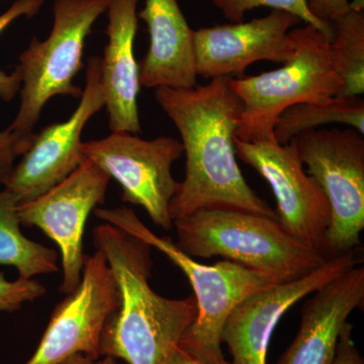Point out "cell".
Returning a JSON list of instances; mask_svg holds the SVG:
<instances>
[{
    "mask_svg": "<svg viewBox=\"0 0 364 364\" xmlns=\"http://www.w3.org/2000/svg\"><path fill=\"white\" fill-rule=\"evenodd\" d=\"M155 100L176 127L186 157V177L170 202L172 221L210 207L242 208L277 220L239 167L234 138L243 105L230 77L186 90L158 87Z\"/></svg>",
    "mask_w": 364,
    "mask_h": 364,
    "instance_id": "6da1fadb",
    "label": "cell"
},
{
    "mask_svg": "<svg viewBox=\"0 0 364 364\" xmlns=\"http://www.w3.org/2000/svg\"><path fill=\"white\" fill-rule=\"evenodd\" d=\"M93 245L104 253L121 294L100 337V358L129 364H169L184 333L198 316L195 296L168 299L149 284L153 262L145 242L109 223L92 232Z\"/></svg>",
    "mask_w": 364,
    "mask_h": 364,
    "instance_id": "7a4b0ae2",
    "label": "cell"
},
{
    "mask_svg": "<svg viewBox=\"0 0 364 364\" xmlns=\"http://www.w3.org/2000/svg\"><path fill=\"white\" fill-rule=\"evenodd\" d=\"M176 245L191 257L224 259L289 282L327 261L287 233L279 221L242 208H203L173 221Z\"/></svg>",
    "mask_w": 364,
    "mask_h": 364,
    "instance_id": "3957f363",
    "label": "cell"
},
{
    "mask_svg": "<svg viewBox=\"0 0 364 364\" xmlns=\"http://www.w3.org/2000/svg\"><path fill=\"white\" fill-rule=\"evenodd\" d=\"M95 213L98 219L159 250L188 277L198 316L179 342L182 350L205 364H231L222 350L221 334L227 318L248 296L286 282L234 261L202 264L182 252L168 237L151 231L130 208H95Z\"/></svg>",
    "mask_w": 364,
    "mask_h": 364,
    "instance_id": "277c9868",
    "label": "cell"
},
{
    "mask_svg": "<svg viewBox=\"0 0 364 364\" xmlns=\"http://www.w3.org/2000/svg\"><path fill=\"white\" fill-rule=\"evenodd\" d=\"M296 52L282 68L234 79L230 85L243 105L236 138L244 142L275 140L273 128L294 105L337 97L338 76L330 58V38L311 25L291 30Z\"/></svg>",
    "mask_w": 364,
    "mask_h": 364,
    "instance_id": "5b68a950",
    "label": "cell"
},
{
    "mask_svg": "<svg viewBox=\"0 0 364 364\" xmlns=\"http://www.w3.org/2000/svg\"><path fill=\"white\" fill-rule=\"evenodd\" d=\"M109 0H55L54 23L44 41L33 37L18 57L21 104L9 130L33 139L46 104L57 95L80 98L74 78L82 69L85 41Z\"/></svg>",
    "mask_w": 364,
    "mask_h": 364,
    "instance_id": "8992f818",
    "label": "cell"
},
{
    "mask_svg": "<svg viewBox=\"0 0 364 364\" xmlns=\"http://www.w3.org/2000/svg\"><path fill=\"white\" fill-rule=\"evenodd\" d=\"M291 142L329 203L323 254L330 258L358 250L364 229L363 135L350 127L318 128Z\"/></svg>",
    "mask_w": 364,
    "mask_h": 364,
    "instance_id": "52a82bcc",
    "label": "cell"
},
{
    "mask_svg": "<svg viewBox=\"0 0 364 364\" xmlns=\"http://www.w3.org/2000/svg\"><path fill=\"white\" fill-rule=\"evenodd\" d=\"M81 151L86 159L116 179L124 203L142 207L165 231L173 228L169 205L179 182L171 168L183 155L178 139L160 136L144 140L128 132H112L105 138L82 143Z\"/></svg>",
    "mask_w": 364,
    "mask_h": 364,
    "instance_id": "ba28073f",
    "label": "cell"
},
{
    "mask_svg": "<svg viewBox=\"0 0 364 364\" xmlns=\"http://www.w3.org/2000/svg\"><path fill=\"white\" fill-rule=\"evenodd\" d=\"M111 177L86 159L54 188L18 203L21 224L36 227L59 248L63 279L60 293H72L80 284L86 254L83 238L93 210L105 203Z\"/></svg>",
    "mask_w": 364,
    "mask_h": 364,
    "instance_id": "9c48e42d",
    "label": "cell"
},
{
    "mask_svg": "<svg viewBox=\"0 0 364 364\" xmlns=\"http://www.w3.org/2000/svg\"><path fill=\"white\" fill-rule=\"evenodd\" d=\"M121 304L114 273L104 253L86 255L80 284L55 306L35 353L26 364H60L74 354L100 358L107 318Z\"/></svg>",
    "mask_w": 364,
    "mask_h": 364,
    "instance_id": "30bf717a",
    "label": "cell"
},
{
    "mask_svg": "<svg viewBox=\"0 0 364 364\" xmlns=\"http://www.w3.org/2000/svg\"><path fill=\"white\" fill-rule=\"evenodd\" d=\"M85 86L78 107L62 123L45 127L33 134L32 142L14 164L4 188L26 203L42 196L70 176L85 160L81 135L91 117L105 107L102 57L87 60Z\"/></svg>",
    "mask_w": 364,
    "mask_h": 364,
    "instance_id": "8fae6325",
    "label": "cell"
},
{
    "mask_svg": "<svg viewBox=\"0 0 364 364\" xmlns=\"http://www.w3.org/2000/svg\"><path fill=\"white\" fill-rule=\"evenodd\" d=\"M234 144L237 158L250 165L272 188L282 227L294 238L322 252L330 221L329 203L318 182L304 170L294 143L244 142L235 136Z\"/></svg>",
    "mask_w": 364,
    "mask_h": 364,
    "instance_id": "7c38bea8",
    "label": "cell"
},
{
    "mask_svg": "<svg viewBox=\"0 0 364 364\" xmlns=\"http://www.w3.org/2000/svg\"><path fill=\"white\" fill-rule=\"evenodd\" d=\"M356 254L353 250L328 258L305 277L274 284L241 301L227 318L221 334L231 364H267L270 340L282 316L301 299L358 265Z\"/></svg>",
    "mask_w": 364,
    "mask_h": 364,
    "instance_id": "4fadbf2b",
    "label": "cell"
},
{
    "mask_svg": "<svg viewBox=\"0 0 364 364\" xmlns=\"http://www.w3.org/2000/svg\"><path fill=\"white\" fill-rule=\"evenodd\" d=\"M301 23L293 14L272 9L263 18L196 30V74L207 79L232 78L243 75L255 62L287 63L296 52L291 30Z\"/></svg>",
    "mask_w": 364,
    "mask_h": 364,
    "instance_id": "5bb4252c",
    "label": "cell"
},
{
    "mask_svg": "<svg viewBox=\"0 0 364 364\" xmlns=\"http://www.w3.org/2000/svg\"><path fill=\"white\" fill-rule=\"evenodd\" d=\"M364 301V268L354 267L306 299L296 338L277 364H332L348 317Z\"/></svg>",
    "mask_w": 364,
    "mask_h": 364,
    "instance_id": "9a60e30c",
    "label": "cell"
},
{
    "mask_svg": "<svg viewBox=\"0 0 364 364\" xmlns=\"http://www.w3.org/2000/svg\"><path fill=\"white\" fill-rule=\"evenodd\" d=\"M139 0H109L107 43L102 58V81L112 132L141 133L138 97L139 63L134 44L138 30Z\"/></svg>",
    "mask_w": 364,
    "mask_h": 364,
    "instance_id": "2e32d148",
    "label": "cell"
},
{
    "mask_svg": "<svg viewBox=\"0 0 364 364\" xmlns=\"http://www.w3.org/2000/svg\"><path fill=\"white\" fill-rule=\"evenodd\" d=\"M139 20L145 21L150 44L139 64L140 85L146 88L186 90L196 85L195 30L177 0H145Z\"/></svg>",
    "mask_w": 364,
    "mask_h": 364,
    "instance_id": "e0dca14e",
    "label": "cell"
},
{
    "mask_svg": "<svg viewBox=\"0 0 364 364\" xmlns=\"http://www.w3.org/2000/svg\"><path fill=\"white\" fill-rule=\"evenodd\" d=\"M18 203L11 191H0V265L16 268L26 279L58 272V253L21 232Z\"/></svg>",
    "mask_w": 364,
    "mask_h": 364,
    "instance_id": "ac0fdd59",
    "label": "cell"
},
{
    "mask_svg": "<svg viewBox=\"0 0 364 364\" xmlns=\"http://www.w3.org/2000/svg\"><path fill=\"white\" fill-rule=\"evenodd\" d=\"M330 124H345L364 135L363 97H333L324 102L294 105L277 117L273 136L284 145L304 132Z\"/></svg>",
    "mask_w": 364,
    "mask_h": 364,
    "instance_id": "d6986e66",
    "label": "cell"
},
{
    "mask_svg": "<svg viewBox=\"0 0 364 364\" xmlns=\"http://www.w3.org/2000/svg\"><path fill=\"white\" fill-rule=\"evenodd\" d=\"M330 58L338 76L337 97H363L364 92V13L350 11L331 23Z\"/></svg>",
    "mask_w": 364,
    "mask_h": 364,
    "instance_id": "ffe728a7",
    "label": "cell"
},
{
    "mask_svg": "<svg viewBox=\"0 0 364 364\" xmlns=\"http://www.w3.org/2000/svg\"><path fill=\"white\" fill-rule=\"evenodd\" d=\"M210 2L231 23H242L247 11L258 7L287 11L298 16L306 25L315 26L332 40L331 23L316 18L309 9L308 0H210Z\"/></svg>",
    "mask_w": 364,
    "mask_h": 364,
    "instance_id": "44dd1931",
    "label": "cell"
},
{
    "mask_svg": "<svg viewBox=\"0 0 364 364\" xmlns=\"http://www.w3.org/2000/svg\"><path fill=\"white\" fill-rule=\"evenodd\" d=\"M44 4L45 0H16L6 11L0 14V35L18 18H33ZM21 87V75L18 67L11 73L0 70V98L2 100L11 102L20 93Z\"/></svg>",
    "mask_w": 364,
    "mask_h": 364,
    "instance_id": "7402d4cb",
    "label": "cell"
},
{
    "mask_svg": "<svg viewBox=\"0 0 364 364\" xmlns=\"http://www.w3.org/2000/svg\"><path fill=\"white\" fill-rule=\"evenodd\" d=\"M44 284L33 279L7 280L0 272V313H14L21 310L23 304L31 303L46 294Z\"/></svg>",
    "mask_w": 364,
    "mask_h": 364,
    "instance_id": "603a6c76",
    "label": "cell"
},
{
    "mask_svg": "<svg viewBox=\"0 0 364 364\" xmlns=\"http://www.w3.org/2000/svg\"><path fill=\"white\" fill-rule=\"evenodd\" d=\"M32 140L21 138L9 128L0 132V186H4L16 159L26 152Z\"/></svg>",
    "mask_w": 364,
    "mask_h": 364,
    "instance_id": "cb8c5ba5",
    "label": "cell"
},
{
    "mask_svg": "<svg viewBox=\"0 0 364 364\" xmlns=\"http://www.w3.org/2000/svg\"><path fill=\"white\" fill-rule=\"evenodd\" d=\"M332 364H364V359L353 340V325L347 322L337 345L336 355Z\"/></svg>",
    "mask_w": 364,
    "mask_h": 364,
    "instance_id": "d4e9b609",
    "label": "cell"
},
{
    "mask_svg": "<svg viewBox=\"0 0 364 364\" xmlns=\"http://www.w3.org/2000/svg\"><path fill=\"white\" fill-rule=\"evenodd\" d=\"M308 6L316 18L328 23L341 18L351 9L349 0H308Z\"/></svg>",
    "mask_w": 364,
    "mask_h": 364,
    "instance_id": "484cf974",
    "label": "cell"
},
{
    "mask_svg": "<svg viewBox=\"0 0 364 364\" xmlns=\"http://www.w3.org/2000/svg\"><path fill=\"white\" fill-rule=\"evenodd\" d=\"M60 364H119L117 359L111 358V356H102L98 359H92L83 354H74L69 356L65 360L62 361Z\"/></svg>",
    "mask_w": 364,
    "mask_h": 364,
    "instance_id": "4316f807",
    "label": "cell"
},
{
    "mask_svg": "<svg viewBox=\"0 0 364 364\" xmlns=\"http://www.w3.org/2000/svg\"><path fill=\"white\" fill-rule=\"evenodd\" d=\"M169 364H205L202 361L198 360V359L193 358L189 355L188 352L182 350L181 347L176 349L174 352L173 356H172L171 360Z\"/></svg>",
    "mask_w": 364,
    "mask_h": 364,
    "instance_id": "83f0119b",
    "label": "cell"
},
{
    "mask_svg": "<svg viewBox=\"0 0 364 364\" xmlns=\"http://www.w3.org/2000/svg\"><path fill=\"white\" fill-rule=\"evenodd\" d=\"M350 9L352 11H363L364 0H352L350 2Z\"/></svg>",
    "mask_w": 364,
    "mask_h": 364,
    "instance_id": "f1b7e54d",
    "label": "cell"
}]
</instances>
